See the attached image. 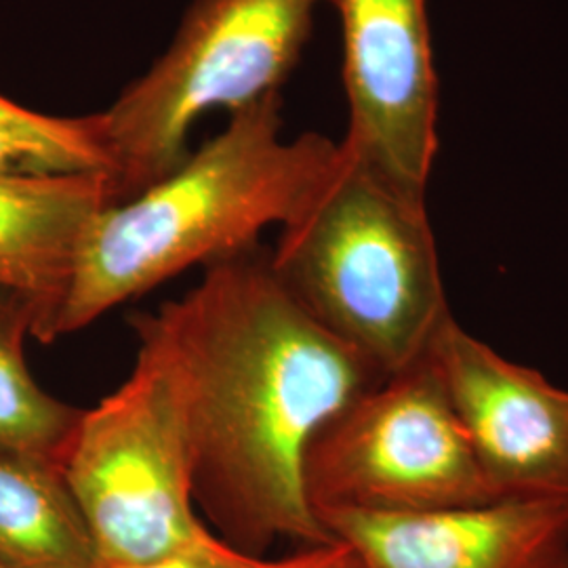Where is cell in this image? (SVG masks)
Wrapping results in <instances>:
<instances>
[{
    "instance_id": "cell-5",
    "label": "cell",
    "mask_w": 568,
    "mask_h": 568,
    "mask_svg": "<svg viewBox=\"0 0 568 568\" xmlns=\"http://www.w3.org/2000/svg\"><path fill=\"white\" fill-rule=\"evenodd\" d=\"M131 325L138 335L133 371L93 408H82L61 466L95 560L103 562L150 560L213 535L194 511L175 366L140 314Z\"/></svg>"
},
{
    "instance_id": "cell-11",
    "label": "cell",
    "mask_w": 568,
    "mask_h": 568,
    "mask_svg": "<svg viewBox=\"0 0 568 568\" xmlns=\"http://www.w3.org/2000/svg\"><path fill=\"white\" fill-rule=\"evenodd\" d=\"M0 565L95 568V549L58 467L0 453Z\"/></svg>"
},
{
    "instance_id": "cell-9",
    "label": "cell",
    "mask_w": 568,
    "mask_h": 568,
    "mask_svg": "<svg viewBox=\"0 0 568 568\" xmlns=\"http://www.w3.org/2000/svg\"><path fill=\"white\" fill-rule=\"evenodd\" d=\"M318 520L363 568H568V499L405 514L335 509Z\"/></svg>"
},
{
    "instance_id": "cell-16",
    "label": "cell",
    "mask_w": 568,
    "mask_h": 568,
    "mask_svg": "<svg viewBox=\"0 0 568 568\" xmlns=\"http://www.w3.org/2000/svg\"><path fill=\"white\" fill-rule=\"evenodd\" d=\"M0 568H7V567H2V565H0Z\"/></svg>"
},
{
    "instance_id": "cell-10",
    "label": "cell",
    "mask_w": 568,
    "mask_h": 568,
    "mask_svg": "<svg viewBox=\"0 0 568 568\" xmlns=\"http://www.w3.org/2000/svg\"><path fill=\"white\" fill-rule=\"evenodd\" d=\"M116 203L108 175L0 178V288L34 307L37 339L70 283L95 217Z\"/></svg>"
},
{
    "instance_id": "cell-7",
    "label": "cell",
    "mask_w": 568,
    "mask_h": 568,
    "mask_svg": "<svg viewBox=\"0 0 568 568\" xmlns=\"http://www.w3.org/2000/svg\"><path fill=\"white\" fill-rule=\"evenodd\" d=\"M342 21L344 145L413 194L426 196L438 154V79L426 0H328Z\"/></svg>"
},
{
    "instance_id": "cell-1",
    "label": "cell",
    "mask_w": 568,
    "mask_h": 568,
    "mask_svg": "<svg viewBox=\"0 0 568 568\" xmlns=\"http://www.w3.org/2000/svg\"><path fill=\"white\" fill-rule=\"evenodd\" d=\"M138 314L175 366L194 504L222 539L251 556L281 537L333 544L307 499L305 457L386 377L305 312L260 243L204 265L182 300Z\"/></svg>"
},
{
    "instance_id": "cell-4",
    "label": "cell",
    "mask_w": 568,
    "mask_h": 568,
    "mask_svg": "<svg viewBox=\"0 0 568 568\" xmlns=\"http://www.w3.org/2000/svg\"><path fill=\"white\" fill-rule=\"evenodd\" d=\"M323 0H192L163 55L102 114L116 203L163 180L190 154L211 110L230 114L281 93Z\"/></svg>"
},
{
    "instance_id": "cell-8",
    "label": "cell",
    "mask_w": 568,
    "mask_h": 568,
    "mask_svg": "<svg viewBox=\"0 0 568 568\" xmlns=\"http://www.w3.org/2000/svg\"><path fill=\"white\" fill-rule=\"evenodd\" d=\"M499 499H568V389L511 363L453 316L427 349Z\"/></svg>"
},
{
    "instance_id": "cell-6",
    "label": "cell",
    "mask_w": 568,
    "mask_h": 568,
    "mask_svg": "<svg viewBox=\"0 0 568 568\" xmlns=\"http://www.w3.org/2000/svg\"><path fill=\"white\" fill-rule=\"evenodd\" d=\"M305 490L316 516L499 499L427 356L366 389L316 436L305 457Z\"/></svg>"
},
{
    "instance_id": "cell-2",
    "label": "cell",
    "mask_w": 568,
    "mask_h": 568,
    "mask_svg": "<svg viewBox=\"0 0 568 568\" xmlns=\"http://www.w3.org/2000/svg\"><path fill=\"white\" fill-rule=\"evenodd\" d=\"M281 93L234 112L224 131L140 194L108 204L82 241L70 283L39 342L98 323L194 265L260 243L288 224L339 161L321 133L283 138Z\"/></svg>"
},
{
    "instance_id": "cell-15",
    "label": "cell",
    "mask_w": 568,
    "mask_h": 568,
    "mask_svg": "<svg viewBox=\"0 0 568 568\" xmlns=\"http://www.w3.org/2000/svg\"><path fill=\"white\" fill-rule=\"evenodd\" d=\"M267 568H363V565L352 548L342 541H333L325 546L304 548L291 558L270 560Z\"/></svg>"
},
{
    "instance_id": "cell-13",
    "label": "cell",
    "mask_w": 568,
    "mask_h": 568,
    "mask_svg": "<svg viewBox=\"0 0 568 568\" xmlns=\"http://www.w3.org/2000/svg\"><path fill=\"white\" fill-rule=\"evenodd\" d=\"M82 173H114L100 112L51 116L0 95V178Z\"/></svg>"
},
{
    "instance_id": "cell-3",
    "label": "cell",
    "mask_w": 568,
    "mask_h": 568,
    "mask_svg": "<svg viewBox=\"0 0 568 568\" xmlns=\"http://www.w3.org/2000/svg\"><path fill=\"white\" fill-rule=\"evenodd\" d=\"M270 253L305 312L384 377L419 363L453 316L426 196L342 142L331 175Z\"/></svg>"
},
{
    "instance_id": "cell-12",
    "label": "cell",
    "mask_w": 568,
    "mask_h": 568,
    "mask_svg": "<svg viewBox=\"0 0 568 568\" xmlns=\"http://www.w3.org/2000/svg\"><path fill=\"white\" fill-rule=\"evenodd\" d=\"M34 318L28 300L0 288V453L61 471L82 408L58 400L34 379L26 358Z\"/></svg>"
},
{
    "instance_id": "cell-14",
    "label": "cell",
    "mask_w": 568,
    "mask_h": 568,
    "mask_svg": "<svg viewBox=\"0 0 568 568\" xmlns=\"http://www.w3.org/2000/svg\"><path fill=\"white\" fill-rule=\"evenodd\" d=\"M270 560L251 556L243 549L230 546L222 537H206L199 544L185 546L163 556L140 562H103L95 560V568H267Z\"/></svg>"
}]
</instances>
